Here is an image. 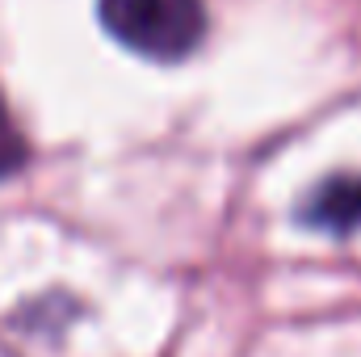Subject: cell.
Segmentation results:
<instances>
[{"label":"cell","instance_id":"7a4b0ae2","mask_svg":"<svg viewBox=\"0 0 361 357\" xmlns=\"http://www.w3.org/2000/svg\"><path fill=\"white\" fill-rule=\"evenodd\" d=\"M298 223L328 231V236L361 231V173H336V177L319 181L298 202Z\"/></svg>","mask_w":361,"mask_h":357},{"label":"cell","instance_id":"6da1fadb","mask_svg":"<svg viewBox=\"0 0 361 357\" xmlns=\"http://www.w3.org/2000/svg\"><path fill=\"white\" fill-rule=\"evenodd\" d=\"M97 13L118 47L160 63L193 55L206 38L202 0H101Z\"/></svg>","mask_w":361,"mask_h":357},{"label":"cell","instance_id":"3957f363","mask_svg":"<svg viewBox=\"0 0 361 357\" xmlns=\"http://www.w3.org/2000/svg\"><path fill=\"white\" fill-rule=\"evenodd\" d=\"M25 156H30V147H25V139H21V131H17L13 114H8L4 101H0V181L13 177V173L25 164Z\"/></svg>","mask_w":361,"mask_h":357}]
</instances>
